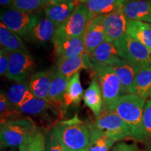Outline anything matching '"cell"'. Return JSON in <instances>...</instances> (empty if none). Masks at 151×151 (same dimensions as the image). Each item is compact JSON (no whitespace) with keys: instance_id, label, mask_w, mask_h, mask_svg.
<instances>
[{"instance_id":"8992f818","label":"cell","mask_w":151,"mask_h":151,"mask_svg":"<svg viewBox=\"0 0 151 151\" xmlns=\"http://www.w3.org/2000/svg\"><path fill=\"white\" fill-rule=\"evenodd\" d=\"M92 71L101 87L104 109H106L121 96L124 95L121 83L111 66L94 68Z\"/></svg>"},{"instance_id":"f35d334b","label":"cell","mask_w":151,"mask_h":151,"mask_svg":"<svg viewBox=\"0 0 151 151\" xmlns=\"http://www.w3.org/2000/svg\"><path fill=\"white\" fill-rule=\"evenodd\" d=\"M132 1V0H123V1L124 2V4L128 2V1Z\"/></svg>"},{"instance_id":"d6a6232c","label":"cell","mask_w":151,"mask_h":151,"mask_svg":"<svg viewBox=\"0 0 151 151\" xmlns=\"http://www.w3.org/2000/svg\"><path fill=\"white\" fill-rule=\"evenodd\" d=\"M143 129L146 140H151V99L146 101L143 116Z\"/></svg>"},{"instance_id":"5b68a950","label":"cell","mask_w":151,"mask_h":151,"mask_svg":"<svg viewBox=\"0 0 151 151\" xmlns=\"http://www.w3.org/2000/svg\"><path fill=\"white\" fill-rule=\"evenodd\" d=\"M113 43L122 59L140 68L151 65L150 50L127 33Z\"/></svg>"},{"instance_id":"7c38bea8","label":"cell","mask_w":151,"mask_h":151,"mask_svg":"<svg viewBox=\"0 0 151 151\" xmlns=\"http://www.w3.org/2000/svg\"><path fill=\"white\" fill-rule=\"evenodd\" d=\"M90 55V60L94 68L99 67H113L121 61L114 43L105 41L97 47Z\"/></svg>"},{"instance_id":"52a82bcc","label":"cell","mask_w":151,"mask_h":151,"mask_svg":"<svg viewBox=\"0 0 151 151\" xmlns=\"http://www.w3.org/2000/svg\"><path fill=\"white\" fill-rule=\"evenodd\" d=\"M1 22L9 29L26 40L39 21V16L35 13L25 12L11 7L1 13Z\"/></svg>"},{"instance_id":"e0dca14e","label":"cell","mask_w":151,"mask_h":151,"mask_svg":"<svg viewBox=\"0 0 151 151\" xmlns=\"http://www.w3.org/2000/svg\"><path fill=\"white\" fill-rule=\"evenodd\" d=\"M113 68L121 83L124 94H131L132 86L136 76L142 68L137 67L124 59H122Z\"/></svg>"},{"instance_id":"4fadbf2b","label":"cell","mask_w":151,"mask_h":151,"mask_svg":"<svg viewBox=\"0 0 151 151\" xmlns=\"http://www.w3.org/2000/svg\"><path fill=\"white\" fill-rule=\"evenodd\" d=\"M82 69L93 70V66L90 60L89 55L84 53L75 58H61L58 60L57 70L68 79Z\"/></svg>"},{"instance_id":"f546056e","label":"cell","mask_w":151,"mask_h":151,"mask_svg":"<svg viewBox=\"0 0 151 151\" xmlns=\"http://www.w3.org/2000/svg\"><path fill=\"white\" fill-rule=\"evenodd\" d=\"M46 132L39 129L24 143L19 146V151H46Z\"/></svg>"},{"instance_id":"f1b7e54d","label":"cell","mask_w":151,"mask_h":151,"mask_svg":"<svg viewBox=\"0 0 151 151\" xmlns=\"http://www.w3.org/2000/svg\"><path fill=\"white\" fill-rule=\"evenodd\" d=\"M90 129L89 151H110L116 141L101 133L92 124H88Z\"/></svg>"},{"instance_id":"d590c367","label":"cell","mask_w":151,"mask_h":151,"mask_svg":"<svg viewBox=\"0 0 151 151\" xmlns=\"http://www.w3.org/2000/svg\"><path fill=\"white\" fill-rule=\"evenodd\" d=\"M110 151H139V148L137 144L121 142L115 145Z\"/></svg>"},{"instance_id":"60d3db41","label":"cell","mask_w":151,"mask_h":151,"mask_svg":"<svg viewBox=\"0 0 151 151\" xmlns=\"http://www.w3.org/2000/svg\"><path fill=\"white\" fill-rule=\"evenodd\" d=\"M6 151H16V150H14V149H11V150H6Z\"/></svg>"},{"instance_id":"ab89813d","label":"cell","mask_w":151,"mask_h":151,"mask_svg":"<svg viewBox=\"0 0 151 151\" xmlns=\"http://www.w3.org/2000/svg\"><path fill=\"white\" fill-rule=\"evenodd\" d=\"M142 151H151V148H149L148 149H146V150H142Z\"/></svg>"},{"instance_id":"7a4b0ae2","label":"cell","mask_w":151,"mask_h":151,"mask_svg":"<svg viewBox=\"0 0 151 151\" xmlns=\"http://www.w3.org/2000/svg\"><path fill=\"white\" fill-rule=\"evenodd\" d=\"M146 99L136 94H124L108 110L118 115L129 128L131 137L139 141H146L143 129V116Z\"/></svg>"},{"instance_id":"cb8c5ba5","label":"cell","mask_w":151,"mask_h":151,"mask_svg":"<svg viewBox=\"0 0 151 151\" xmlns=\"http://www.w3.org/2000/svg\"><path fill=\"white\" fill-rule=\"evenodd\" d=\"M68 79L58 70L52 72L48 99L50 102L65 109L64 106V96L67 88Z\"/></svg>"},{"instance_id":"ee69618b","label":"cell","mask_w":151,"mask_h":151,"mask_svg":"<svg viewBox=\"0 0 151 151\" xmlns=\"http://www.w3.org/2000/svg\"><path fill=\"white\" fill-rule=\"evenodd\" d=\"M88 151H89V150H88Z\"/></svg>"},{"instance_id":"ba28073f","label":"cell","mask_w":151,"mask_h":151,"mask_svg":"<svg viewBox=\"0 0 151 151\" xmlns=\"http://www.w3.org/2000/svg\"><path fill=\"white\" fill-rule=\"evenodd\" d=\"M92 124L101 133L116 142L131 136L129 128L122 118L117 113L108 109H104Z\"/></svg>"},{"instance_id":"7402d4cb","label":"cell","mask_w":151,"mask_h":151,"mask_svg":"<svg viewBox=\"0 0 151 151\" xmlns=\"http://www.w3.org/2000/svg\"><path fill=\"white\" fill-rule=\"evenodd\" d=\"M58 27V26L48 18L41 19L34 27L28 41L39 44H44L48 41H52Z\"/></svg>"},{"instance_id":"6da1fadb","label":"cell","mask_w":151,"mask_h":151,"mask_svg":"<svg viewBox=\"0 0 151 151\" xmlns=\"http://www.w3.org/2000/svg\"><path fill=\"white\" fill-rule=\"evenodd\" d=\"M50 129L57 140L67 151H85L89 149V126L82 121L78 115L55 122Z\"/></svg>"},{"instance_id":"277c9868","label":"cell","mask_w":151,"mask_h":151,"mask_svg":"<svg viewBox=\"0 0 151 151\" xmlns=\"http://www.w3.org/2000/svg\"><path fill=\"white\" fill-rule=\"evenodd\" d=\"M91 20L86 5L83 3L77 5L69 18L57 29L52 41L54 46L67 39L83 35Z\"/></svg>"},{"instance_id":"44dd1931","label":"cell","mask_w":151,"mask_h":151,"mask_svg":"<svg viewBox=\"0 0 151 151\" xmlns=\"http://www.w3.org/2000/svg\"><path fill=\"white\" fill-rule=\"evenodd\" d=\"M92 19L120 11L123 8V0H86L84 3Z\"/></svg>"},{"instance_id":"74e56055","label":"cell","mask_w":151,"mask_h":151,"mask_svg":"<svg viewBox=\"0 0 151 151\" xmlns=\"http://www.w3.org/2000/svg\"><path fill=\"white\" fill-rule=\"evenodd\" d=\"M86 0H78L79 4H83V3L84 4L85 2H86Z\"/></svg>"},{"instance_id":"4316f807","label":"cell","mask_w":151,"mask_h":151,"mask_svg":"<svg viewBox=\"0 0 151 151\" xmlns=\"http://www.w3.org/2000/svg\"><path fill=\"white\" fill-rule=\"evenodd\" d=\"M151 91V65L143 67L136 76L131 94L146 99Z\"/></svg>"},{"instance_id":"d6986e66","label":"cell","mask_w":151,"mask_h":151,"mask_svg":"<svg viewBox=\"0 0 151 151\" xmlns=\"http://www.w3.org/2000/svg\"><path fill=\"white\" fill-rule=\"evenodd\" d=\"M76 6L74 2L50 3L44 8L45 16L59 27L69 18Z\"/></svg>"},{"instance_id":"4dcf8cb0","label":"cell","mask_w":151,"mask_h":151,"mask_svg":"<svg viewBox=\"0 0 151 151\" xmlns=\"http://www.w3.org/2000/svg\"><path fill=\"white\" fill-rule=\"evenodd\" d=\"M18 109H15L9 101L6 94L1 90L0 94V120L1 124L8 120H13V118H16L20 114Z\"/></svg>"},{"instance_id":"8d00e7d4","label":"cell","mask_w":151,"mask_h":151,"mask_svg":"<svg viewBox=\"0 0 151 151\" xmlns=\"http://www.w3.org/2000/svg\"><path fill=\"white\" fill-rule=\"evenodd\" d=\"M12 1L13 0H0V4L1 6H12Z\"/></svg>"},{"instance_id":"9a60e30c","label":"cell","mask_w":151,"mask_h":151,"mask_svg":"<svg viewBox=\"0 0 151 151\" xmlns=\"http://www.w3.org/2000/svg\"><path fill=\"white\" fill-rule=\"evenodd\" d=\"M105 41H106V36L103 26L96 18L92 19L84 34L85 53L90 55Z\"/></svg>"},{"instance_id":"484cf974","label":"cell","mask_w":151,"mask_h":151,"mask_svg":"<svg viewBox=\"0 0 151 151\" xmlns=\"http://www.w3.org/2000/svg\"><path fill=\"white\" fill-rule=\"evenodd\" d=\"M0 43L1 48L9 52H27L20 36L0 23Z\"/></svg>"},{"instance_id":"30bf717a","label":"cell","mask_w":151,"mask_h":151,"mask_svg":"<svg viewBox=\"0 0 151 151\" xmlns=\"http://www.w3.org/2000/svg\"><path fill=\"white\" fill-rule=\"evenodd\" d=\"M94 18L103 26L106 40L110 42H115L126 34L128 19L124 16L122 9Z\"/></svg>"},{"instance_id":"83f0119b","label":"cell","mask_w":151,"mask_h":151,"mask_svg":"<svg viewBox=\"0 0 151 151\" xmlns=\"http://www.w3.org/2000/svg\"><path fill=\"white\" fill-rule=\"evenodd\" d=\"M83 96V89L81 83L80 72L76 73L68 81L67 88L64 96L65 107L78 105Z\"/></svg>"},{"instance_id":"5bb4252c","label":"cell","mask_w":151,"mask_h":151,"mask_svg":"<svg viewBox=\"0 0 151 151\" xmlns=\"http://www.w3.org/2000/svg\"><path fill=\"white\" fill-rule=\"evenodd\" d=\"M128 20H137L151 24V0H132L122 8Z\"/></svg>"},{"instance_id":"ac0fdd59","label":"cell","mask_w":151,"mask_h":151,"mask_svg":"<svg viewBox=\"0 0 151 151\" xmlns=\"http://www.w3.org/2000/svg\"><path fill=\"white\" fill-rule=\"evenodd\" d=\"M54 46L58 59L80 56L85 53L84 35L67 39Z\"/></svg>"},{"instance_id":"9c48e42d","label":"cell","mask_w":151,"mask_h":151,"mask_svg":"<svg viewBox=\"0 0 151 151\" xmlns=\"http://www.w3.org/2000/svg\"><path fill=\"white\" fill-rule=\"evenodd\" d=\"M35 67V60L28 52H11L6 77L16 83L22 82L27 80Z\"/></svg>"},{"instance_id":"8fae6325","label":"cell","mask_w":151,"mask_h":151,"mask_svg":"<svg viewBox=\"0 0 151 151\" xmlns=\"http://www.w3.org/2000/svg\"><path fill=\"white\" fill-rule=\"evenodd\" d=\"M63 108L55 105L49 101L36 97L35 96L29 101L22 105L19 111L21 113L32 116L41 117L48 120H54L55 116H62Z\"/></svg>"},{"instance_id":"ffe728a7","label":"cell","mask_w":151,"mask_h":151,"mask_svg":"<svg viewBox=\"0 0 151 151\" xmlns=\"http://www.w3.org/2000/svg\"><path fill=\"white\" fill-rule=\"evenodd\" d=\"M84 103L97 118L104 109V99L101 87L95 77L92 80L90 85L84 92Z\"/></svg>"},{"instance_id":"603a6c76","label":"cell","mask_w":151,"mask_h":151,"mask_svg":"<svg viewBox=\"0 0 151 151\" xmlns=\"http://www.w3.org/2000/svg\"><path fill=\"white\" fill-rule=\"evenodd\" d=\"M6 95L11 105L18 111L22 105L35 97L30 91L27 79L22 82L16 83L9 87Z\"/></svg>"},{"instance_id":"b9f144b4","label":"cell","mask_w":151,"mask_h":151,"mask_svg":"<svg viewBox=\"0 0 151 151\" xmlns=\"http://www.w3.org/2000/svg\"><path fill=\"white\" fill-rule=\"evenodd\" d=\"M149 97H150V99H151V91H150V95H149Z\"/></svg>"},{"instance_id":"1f68e13d","label":"cell","mask_w":151,"mask_h":151,"mask_svg":"<svg viewBox=\"0 0 151 151\" xmlns=\"http://www.w3.org/2000/svg\"><path fill=\"white\" fill-rule=\"evenodd\" d=\"M49 4V0H13L11 7L25 12L35 13Z\"/></svg>"},{"instance_id":"7bdbcfd3","label":"cell","mask_w":151,"mask_h":151,"mask_svg":"<svg viewBox=\"0 0 151 151\" xmlns=\"http://www.w3.org/2000/svg\"><path fill=\"white\" fill-rule=\"evenodd\" d=\"M88 150H89V149H88V150H85V151H88Z\"/></svg>"},{"instance_id":"2e32d148","label":"cell","mask_w":151,"mask_h":151,"mask_svg":"<svg viewBox=\"0 0 151 151\" xmlns=\"http://www.w3.org/2000/svg\"><path fill=\"white\" fill-rule=\"evenodd\" d=\"M52 74L51 71H38L32 76L29 81V88L36 97L49 101L48 94L51 85Z\"/></svg>"},{"instance_id":"836d02e7","label":"cell","mask_w":151,"mask_h":151,"mask_svg":"<svg viewBox=\"0 0 151 151\" xmlns=\"http://www.w3.org/2000/svg\"><path fill=\"white\" fill-rule=\"evenodd\" d=\"M45 145L46 151H67L54 137L51 129L46 130Z\"/></svg>"},{"instance_id":"3957f363","label":"cell","mask_w":151,"mask_h":151,"mask_svg":"<svg viewBox=\"0 0 151 151\" xmlns=\"http://www.w3.org/2000/svg\"><path fill=\"white\" fill-rule=\"evenodd\" d=\"M39 129L29 118H16L1 124V149L20 146Z\"/></svg>"},{"instance_id":"d4e9b609","label":"cell","mask_w":151,"mask_h":151,"mask_svg":"<svg viewBox=\"0 0 151 151\" xmlns=\"http://www.w3.org/2000/svg\"><path fill=\"white\" fill-rule=\"evenodd\" d=\"M126 33L144 45L151 51L150 23L137 20H128Z\"/></svg>"},{"instance_id":"e575fe53","label":"cell","mask_w":151,"mask_h":151,"mask_svg":"<svg viewBox=\"0 0 151 151\" xmlns=\"http://www.w3.org/2000/svg\"><path fill=\"white\" fill-rule=\"evenodd\" d=\"M10 52L1 48L0 50V75L1 76H6L9 65Z\"/></svg>"}]
</instances>
